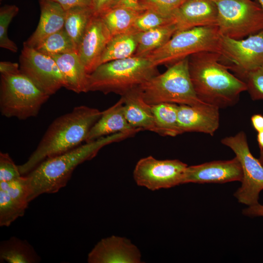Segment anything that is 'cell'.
Listing matches in <instances>:
<instances>
[{
	"mask_svg": "<svg viewBox=\"0 0 263 263\" xmlns=\"http://www.w3.org/2000/svg\"><path fill=\"white\" fill-rule=\"evenodd\" d=\"M19 7L15 5H5L0 9V46L14 53L18 48L7 35L8 27L12 19L18 14Z\"/></svg>",
	"mask_w": 263,
	"mask_h": 263,
	"instance_id": "obj_31",
	"label": "cell"
},
{
	"mask_svg": "<svg viewBox=\"0 0 263 263\" xmlns=\"http://www.w3.org/2000/svg\"></svg>",
	"mask_w": 263,
	"mask_h": 263,
	"instance_id": "obj_45",
	"label": "cell"
},
{
	"mask_svg": "<svg viewBox=\"0 0 263 263\" xmlns=\"http://www.w3.org/2000/svg\"><path fill=\"white\" fill-rule=\"evenodd\" d=\"M187 167L177 159L158 160L149 156L137 162L133 178L138 186L151 190L169 188L182 184Z\"/></svg>",
	"mask_w": 263,
	"mask_h": 263,
	"instance_id": "obj_11",
	"label": "cell"
},
{
	"mask_svg": "<svg viewBox=\"0 0 263 263\" xmlns=\"http://www.w3.org/2000/svg\"><path fill=\"white\" fill-rule=\"evenodd\" d=\"M257 141L260 151H263V131L258 132Z\"/></svg>",
	"mask_w": 263,
	"mask_h": 263,
	"instance_id": "obj_42",
	"label": "cell"
},
{
	"mask_svg": "<svg viewBox=\"0 0 263 263\" xmlns=\"http://www.w3.org/2000/svg\"><path fill=\"white\" fill-rule=\"evenodd\" d=\"M0 189L6 192L8 195L20 206L27 208L28 204V189L26 176L9 181L0 182Z\"/></svg>",
	"mask_w": 263,
	"mask_h": 263,
	"instance_id": "obj_32",
	"label": "cell"
},
{
	"mask_svg": "<svg viewBox=\"0 0 263 263\" xmlns=\"http://www.w3.org/2000/svg\"><path fill=\"white\" fill-rule=\"evenodd\" d=\"M140 129L133 128L128 122L124 111L122 97L111 107L102 112L101 115L90 130L85 142L118 133L130 132Z\"/></svg>",
	"mask_w": 263,
	"mask_h": 263,
	"instance_id": "obj_20",
	"label": "cell"
},
{
	"mask_svg": "<svg viewBox=\"0 0 263 263\" xmlns=\"http://www.w3.org/2000/svg\"><path fill=\"white\" fill-rule=\"evenodd\" d=\"M94 15L91 7L77 6L66 11L64 29L77 49L89 22Z\"/></svg>",
	"mask_w": 263,
	"mask_h": 263,
	"instance_id": "obj_27",
	"label": "cell"
},
{
	"mask_svg": "<svg viewBox=\"0 0 263 263\" xmlns=\"http://www.w3.org/2000/svg\"><path fill=\"white\" fill-rule=\"evenodd\" d=\"M0 73L2 75H16L21 73L19 65L9 61H0Z\"/></svg>",
	"mask_w": 263,
	"mask_h": 263,
	"instance_id": "obj_38",
	"label": "cell"
},
{
	"mask_svg": "<svg viewBox=\"0 0 263 263\" xmlns=\"http://www.w3.org/2000/svg\"><path fill=\"white\" fill-rule=\"evenodd\" d=\"M51 57L63 77L66 89L77 94L87 92L88 74L76 52Z\"/></svg>",
	"mask_w": 263,
	"mask_h": 263,
	"instance_id": "obj_21",
	"label": "cell"
},
{
	"mask_svg": "<svg viewBox=\"0 0 263 263\" xmlns=\"http://www.w3.org/2000/svg\"><path fill=\"white\" fill-rule=\"evenodd\" d=\"M19 64L21 73L46 94L50 96L65 88L63 77L51 56L23 45Z\"/></svg>",
	"mask_w": 263,
	"mask_h": 263,
	"instance_id": "obj_12",
	"label": "cell"
},
{
	"mask_svg": "<svg viewBox=\"0 0 263 263\" xmlns=\"http://www.w3.org/2000/svg\"><path fill=\"white\" fill-rule=\"evenodd\" d=\"M172 16L176 32L198 27L217 26L218 9L213 0H188Z\"/></svg>",
	"mask_w": 263,
	"mask_h": 263,
	"instance_id": "obj_17",
	"label": "cell"
},
{
	"mask_svg": "<svg viewBox=\"0 0 263 263\" xmlns=\"http://www.w3.org/2000/svg\"><path fill=\"white\" fill-rule=\"evenodd\" d=\"M112 37L102 18L94 15L86 27L77 51L88 74L99 65L101 56Z\"/></svg>",
	"mask_w": 263,
	"mask_h": 263,
	"instance_id": "obj_14",
	"label": "cell"
},
{
	"mask_svg": "<svg viewBox=\"0 0 263 263\" xmlns=\"http://www.w3.org/2000/svg\"><path fill=\"white\" fill-rule=\"evenodd\" d=\"M175 23L138 33V44L133 56L146 57L165 45L176 33Z\"/></svg>",
	"mask_w": 263,
	"mask_h": 263,
	"instance_id": "obj_24",
	"label": "cell"
},
{
	"mask_svg": "<svg viewBox=\"0 0 263 263\" xmlns=\"http://www.w3.org/2000/svg\"><path fill=\"white\" fill-rule=\"evenodd\" d=\"M243 213L249 217H263V205L258 203L248 206L243 210Z\"/></svg>",
	"mask_w": 263,
	"mask_h": 263,
	"instance_id": "obj_39",
	"label": "cell"
},
{
	"mask_svg": "<svg viewBox=\"0 0 263 263\" xmlns=\"http://www.w3.org/2000/svg\"><path fill=\"white\" fill-rule=\"evenodd\" d=\"M251 121L254 129L259 132L263 131V115L261 114H256L252 116Z\"/></svg>",
	"mask_w": 263,
	"mask_h": 263,
	"instance_id": "obj_41",
	"label": "cell"
},
{
	"mask_svg": "<svg viewBox=\"0 0 263 263\" xmlns=\"http://www.w3.org/2000/svg\"><path fill=\"white\" fill-rule=\"evenodd\" d=\"M145 100L150 105L162 103L195 105L205 103L197 96L188 70V57L168 67L140 86Z\"/></svg>",
	"mask_w": 263,
	"mask_h": 263,
	"instance_id": "obj_5",
	"label": "cell"
},
{
	"mask_svg": "<svg viewBox=\"0 0 263 263\" xmlns=\"http://www.w3.org/2000/svg\"><path fill=\"white\" fill-rule=\"evenodd\" d=\"M40 16L38 26L23 45L35 48L45 38L64 28L66 10L58 3L39 0Z\"/></svg>",
	"mask_w": 263,
	"mask_h": 263,
	"instance_id": "obj_18",
	"label": "cell"
},
{
	"mask_svg": "<svg viewBox=\"0 0 263 263\" xmlns=\"http://www.w3.org/2000/svg\"><path fill=\"white\" fill-rule=\"evenodd\" d=\"M121 97L124 101L125 115L131 126L158 134L151 106L145 100L140 87Z\"/></svg>",
	"mask_w": 263,
	"mask_h": 263,
	"instance_id": "obj_19",
	"label": "cell"
},
{
	"mask_svg": "<svg viewBox=\"0 0 263 263\" xmlns=\"http://www.w3.org/2000/svg\"><path fill=\"white\" fill-rule=\"evenodd\" d=\"M137 247L128 239L116 236L103 238L88 255L89 263H139Z\"/></svg>",
	"mask_w": 263,
	"mask_h": 263,
	"instance_id": "obj_15",
	"label": "cell"
},
{
	"mask_svg": "<svg viewBox=\"0 0 263 263\" xmlns=\"http://www.w3.org/2000/svg\"><path fill=\"white\" fill-rule=\"evenodd\" d=\"M157 67L147 57L132 56L105 62L88 74L87 91L122 96L159 74Z\"/></svg>",
	"mask_w": 263,
	"mask_h": 263,
	"instance_id": "obj_4",
	"label": "cell"
},
{
	"mask_svg": "<svg viewBox=\"0 0 263 263\" xmlns=\"http://www.w3.org/2000/svg\"><path fill=\"white\" fill-rule=\"evenodd\" d=\"M143 11L119 7L109 10L100 17L113 37L131 31L136 19Z\"/></svg>",
	"mask_w": 263,
	"mask_h": 263,
	"instance_id": "obj_26",
	"label": "cell"
},
{
	"mask_svg": "<svg viewBox=\"0 0 263 263\" xmlns=\"http://www.w3.org/2000/svg\"><path fill=\"white\" fill-rule=\"evenodd\" d=\"M21 175L17 166L8 153L0 152V182L17 179Z\"/></svg>",
	"mask_w": 263,
	"mask_h": 263,
	"instance_id": "obj_35",
	"label": "cell"
},
{
	"mask_svg": "<svg viewBox=\"0 0 263 263\" xmlns=\"http://www.w3.org/2000/svg\"><path fill=\"white\" fill-rule=\"evenodd\" d=\"M117 0H92V8L94 15L100 16L111 9Z\"/></svg>",
	"mask_w": 263,
	"mask_h": 263,
	"instance_id": "obj_36",
	"label": "cell"
},
{
	"mask_svg": "<svg viewBox=\"0 0 263 263\" xmlns=\"http://www.w3.org/2000/svg\"><path fill=\"white\" fill-rule=\"evenodd\" d=\"M221 142L233 150L242 167V185L234 196L239 203L248 206L259 203V194L263 190V166L252 154L245 133L241 131L223 138Z\"/></svg>",
	"mask_w": 263,
	"mask_h": 263,
	"instance_id": "obj_9",
	"label": "cell"
},
{
	"mask_svg": "<svg viewBox=\"0 0 263 263\" xmlns=\"http://www.w3.org/2000/svg\"><path fill=\"white\" fill-rule=\"evenodd\" d=\"M137 44L138 33L131 31L113 36L101 56L99 65L133 56Z\"/></svg>",
	"mask_w": 263,
	"mask_h": 263,
	"instance_id": "obj_23",
	"label": "cell"
},
{
	"mask_svg": "<svg viewBox=\"0 0 263 263\" xmlns=\"http://www.w3.org/2000/svg\"><path fill=\"white\" fill-rule=\"evenodd\" d=\"M243 176L241 164L235 156L231 160L213 161L188 166L184 174L182 184L241 182Z\"/></svg>",
	"mask_w": 263,
	"mask_h": 263,
	"instance_id": "obj_13",
	"label": "cell"
},
{
	"mask_svg": "<svg viewBox=\"0 0 263 263\" xmlns=\"http://www.w3.org/2000/svg\"><path fill=\"white\" fill-rule=\"evenodd\" d=\"M41 260L33 246L26 240L13 236L0 243V263H38Z\"/></svg>",
	"mask_w": 263,
	"mask_h": 263,
	"instance_id": "obj_22",
	"label": "cell"
},
{
	"mask_svg": "<svg viewBox=\"0 0 263 263\" xmlns=\"http://www.w3.org/2000/svg\"><path fill=\"white\" fill-rule=\"evenodd\" d=\"M137 132L134 131L103 136L45 159L26 175L28 202L42 194L58 192L66 186L77 166L93 159L105 146L131 137Z\"/></svg>",
	"mask_w": 263,
	"mask_h": 263,
	"instance_id": "obj_1",
	"label": "cell"
},
{
	"mask_svg": "<svg viewBox=\"0 0 263 263\" xmlns=\"http://www.w3.org/2000/svg\"><path fill=\"white\" fill-rule=\"evenodd\" d=\"M171 23H174L172 16H164L152 11L146 10L137 17L131 31L142 32Z\"/></svg>",
	"mask_w": 263,
	"mask_h": 263,
	"instance_id": "obj_30",
	"label": "cell"
},
{
	"mask_svg": "<svg viewBox=\"0 0 263 263\" xmlns=\"http://www.w3.org/2000/svg\"><path fill=\"white\" fill-rule=\"evenodd\" d=\"M218 9L220 34L241 39L263 30V11L252 0H213Z\"/></svg>",
	"mask_w": 263,
	"mask_h": 263,
	"instance_id": "obj_8",
	"label": "cell"
},
{
	"mask_svg": "<svg viewBox=\"0 0 263 263\" xmlns=\"http://www.w3.org/2000/svg\"><path fill=\"white\" fill-rule=\"evenodd\" d=\"M220 46L221 62L241 80L263 64V30L241 39L221 35Z\"/></svg>",
	"mask_w": 263,
	"mask_h": 263,
	"instance_id": "obj_10",
	"label": "cell"
},
{
	"mask_svg": "<svg viewBox=\"0 0 263 263\" xmlns=\"http://www.w3.org/2000/svg\"><path fill=\"white\" fill-rule=\"evenodd\" d=\"M34 49L50 56L77 51L76 45L64 28L47 37Z\"/></svg>",
	"mask_w": 263,
	"mask_h": 263,
	"instance_id": "obj_28",
	"label": "cell"
},
{
	"mask_svg": "<svg viewBox=\"0 0 263 263\" xmlns=\"http://www.w3.org/2000/svg\"><path fill=\"white\" fill-rule=\"evenodd\" d=\"M188 70L198 97L219 109L236 104L241 94L247 91L245 83L229 72L217 52L204 51L190 55Z\"/></svg>",
	"mask_w": 263,
	"mask_h": 263,
	"instance_id": "obj_3",
	"label": "cell"
},
{
	"mask_svg": "<svg viewBox=\"0 0 263 263\" xmlns=\"http://www.w3.org/2000/svg\"><path fill=\"white\" fill-rule=\"evenodd\" d=\"M242 80L253 100H263V64L249 72Z\"/></svg>",
	"mask_w": 263,
	"mask_h": 263,
	"instance_id": "obj_34",
	"label": "cell"
},
{
	"mask_svg": "<svg viewBox=\"0 0 263 263\" xmlns=\"http://www.w3.org/2000/svg\"><path fill=\"white\" fill-rule=\"evenodd\" d=\"M138 1L139 0H117L112 8L124 7L143 10L140 8Z\"/></svg>",
	"mask_w": 263,
	"mask_h": 263,
	"instance_id": "obj_40",
	"label": "cell"
},
{
	"mask_svg": "<svg viewBox=\"0 0 263 263\" xmlns=\"http://www.w3.org/2000/svg\"><path fill=\"white\" fill-rule=\"evenodd\" d=\"M101 113L96 108L81 105L55 119L28 160L18 166L21 175L27 174L46 159L81 145Z\"/></svg>",
	"mask_w": 263,
	"mask_h": 263,
	"instance_id": "obj_2",
	"label": "cell"
},
{
	"mask_svg": "<svg viewBox=\"0 0 263 263\" xmlns=\"http://www.w3.org/2000/svg\"><path fill=\"white\" fill-rule=\"evenodd\" d=\"M257 1V2L259 4L260 6L261 7L262 10L263 11V0H256Z\"/></svg>",
	"mask_w": 263,
	"mask_h": 263,
	"instance_id": "obj_44",
	"label": "cell"
},
{
	"mask_svg": "<svg viewBox=\"0 0 263 263\" xmlns=\"http://www.w3.org/2000/svg\"><path fill=\"white\" fill-rule=\"evenodd\" d=\"M188 0H139L141 9L149 10L161 15L172 16L173 13Z\"/></svg>",
	"mask_w": 263,
	"mask_h": 263,
	"instance_id": "obj_33",
	"label": "cell"
},
{
	"mask_svg": "<svg viewBox=\"0 0 263 263\" xmlns=\"http://www.w3.org/2000/svg\"><path fill=\"white\" fill-rule=\"evenodd\" d=\"M178 105L171 103L151 105L160 135L174 137L181 134L178 123Z\"/></svg>",
	"mask_w": 263,
	"mask_h": 263,
	"instance_id": "obj_25",
	"label": "cell"
},
{
	"mask_svg": "<svg viewBox=\"0 0 263 263\" xmlns=\"http://www.w3.org/2000/svg\"><path fill=\"white\" fill-rule=\"evenodd\" d=\"M219 108L206 103L179 105L178 123L181 134L199 132L213 136L219 126Z\"/></svg>",
	"mask_w": 263,
	"mask_h": 263,
	"instance_id": "obj_16",
	"label": "cell"
},
{
	"mask_svg": "<svg viewBox=\"0 0 263 263\" xmlns=\"http://www.w3.org/2000/svg\"><path fill=\"white\" fill-rule=\"evenodd\" d=\"M26 208L0 189V226H9L24 214Z\"/></svg>",
	"mask_w": 263,
	"mask_h": 263,
	"instance_id": "obj_29",
	"label": "cell"
},
{
	"mask_svg": "<svg viewBox=\"0 0 263 263\" xmlns=\"http://www.w3.org/2000/svg\"><path fill=\"white\" fill-rule=\"evenodd\" d=\"M259 160L263 166V151H260V155L259 158Z\"/></svg>",
	"mask_w": 263,
	"mask_h": 263,
	"instance_id": "obj_43",
	"label": "cell"
},
{
	"mask_svg": "<svg viewBox=\"0 0 263 263\" xmlns=\"http://www.w3.org/2000/svg\"><path fill=\"white\" fill-rule=\"evenodd\" d=\"M58 3L65 10L70 8L80 7H91L92 5V0H51Z\"/></svg>",
	"mask_w": 263,
	"mask_h": 263,
	"instance_id": "obj_37",
	"label": "cell"
},
{
	"mask_svg": "<svg viewBox=\"0 0 263 263\" xmlns=\"http://www.w3.org/2000/svg\"><path fill=\"white\" fill-rule=\"evenodd\" d=\"M221 38L217 26L198 27L178 31L165 45L146 57L157 67H169L197 53L209 51L220 54Z\"/></svg>",
	"mask_w": 263,
	"mask_h": 263,
	"instance_id": "obj_6",
	"label": "cell"
},
{
	"mask_svg": "<svg viewBox=\"0 0 263 263\" xmlns=\"http://www.w3.org/2000/svg\"><path fill=\"white\" fill-rule=\"evenodd\" d=\"M49 97L21 73L0 74V111L2 116L20 120L37 116Z\"/></svg>",
	"mask_w": 263,
	"mask_h": 263,
	"instance_id": "obj_7",
	"label": "cell"
}]
</instances>
